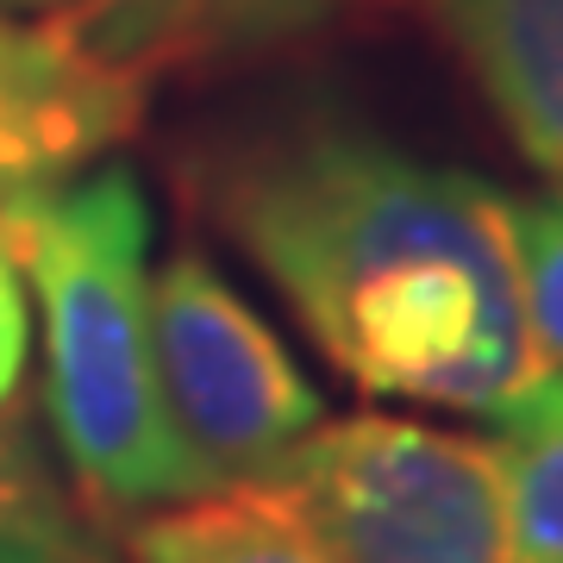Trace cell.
Segmentation results:
<instances>
[{
	"label": "cell",
	"mask_w": 563,
	"mask_h": 563,
	"mask_svg": "<svg viewBox=\"0 0 563 563\" xmlns=\"http://www.w3.org/2000/svg\"><path fill=\"white\" fill-rule=\"evenodd\" d=\"M207 220L369 401L495 420L544 376L514 195L351 113H288L201 163Z\"/></svg>",
	"instance_id": "1"
},
{
	"label": "cell",
	"mask_w": 563,
	"mask_h": 563,
	"mask_svg": "<svg viewBox=\"0 0 563 563\" xmlns=\"http://www.w3.org/2000/svg\"><path fill=\"white\" fill-rule=\"evenodd\" d=\"M0 239L44 320V407L81 495L113 514H151L195 495L157 388L151 339V201L125 163L0 195Z\"/></svg>",
	"instance_id": "2"
},
{
	"label": "cell",
	"mask_w": 563,
	"mask_h": 563,
	"mask_svg": "<svg viewBox=\"0 0 563 563\" xmlns=\"http://www.w3.org/2000/svg\"><path fill=\"white\" fill-rule=\"evenodd\" d=\"M244 495L332 563H514L495 444L407 413L320 420Z\"/></svg>",
	"instance_id": "3"
},
{
	"label": "cell",
	"mask_w": 563,
	"mask_h": 563,
	"mask_svg": "<svg viewBox=\"0 0 563 563\" xmlns=\"http://www.w3.org/2000/svg\"><path fill=\"white\" fill-rule=\"evenodd\" d=\"M151 339L163 413L213 495L269 476L325 420L301 357L195 244L151 276Z\"/></svg>",
	"instance_id": "4"
},
{
	"label": "cell",
	"mask_w": 563,
	"mask_h": 563,
	"mask_svg": "<svg viewBox=\"0 0 563 563\" xmlns=\"http://www.w3.org/2000/svg\"><path fill=\"white\" fill-rule=\"evenodd\" d=\"M144 81L95 63L51 20L0 13V195L76 176L139 132Z\"/></svg>",
	"instance_id": "5"
},
{
	"label": "cell",
	"mask_w": 563,
	"mask_h": 563,
	"mask_svg": "<svg viewBox=\"0 0 563 563\" xmlns=\"http://www.w3.org/2000/svg\"><path fill=\"white\" fill-rule=\"evenodd\" d=\"M376 0H63L44 20L120 76L225 69L320 38Z\"/></svg>",
	"instance_id": "6"
},
{
	"label": "cell",
	"mask_w": 563,
	"mask_h": 563,
	"mask_svg": "<svg viewBox=\"0 0 563 563\" xmlns=\"http://www.w3.org/2000/svg\"><path fill=\"white\" fill-rule=\"evenodd\" d=\"M507 144L563 181V0H420Z\"/></svg>",
	"instance_id": "7"
},
{
	"label": "cell",
	"mask_w": 563,
	"mask_h": 563,
	"mask_svg": "<svg viewBox=\"0 0 563 563\" xmlns=\"http://www.w3.org/2000/svg\"><path fill=\"white\" fill-rule=\"evenodd\" d=\"M495 463L507 488L514 563H563V376L544 369L495 413Z\"/></svg>",
	"instance_id": "8"
},
{
	"label": "cell",
	"mask_w": 563,
	"mask_h": 563,
	"mask_svg": "<svg viewBox=\"0 0 563 563\" xmlns=\"http://www.w3.org/2000/svg\"><path fill=\"white\" fill-rule=\"evenodd\" d=\"M125 551L132 563H332L320 544L301 539L244 488L151 507L144 520H132Z\"/></svg>",
	"instance_id": "9"
},
{
	"label": "cell",
	"mask_w": 563,
	"mask_h": 563,
	"mask_svg": "<svg viewBox=\"0 0 563 563\" xmlns=\"http://www.w3.org/2000/svg\"><path fill=\"white\" fill-rule=\"evenodd\" d=\"M514 257H520L526 320L544 369H563V181L514 195Z\"/></svg>",
	"instance_id": "10"
},
{
	"label": "cell",
	"mask_w": 563,
	"mask_h": 563,
	"mask_svg": "<svg viewBox=\"0 0 563 563\" xmlns=\"http://www.w3.org/2000/svg\"><path fill=\"white\" fill-rule=\"evenodd\" d=\"M0 532L7 539H38V544H69V551H81L69 520L57 514V495L44 488L32 451L7 426H0Z\"/></svg>",
	"instance_id": "11"
},
{
	"label": "cell",
	"mask_w": 563,
	"mask_h": 563,
	"mask_svg": "<svg viewBox=\"0 0 563 563\" xmlns=\"http://www.w3.org/2000/svg\"><path fill=\"white\" fill-rule=\"evenodd\" d=\"M25 351H32V307H25V276L7 239H0V407L13 401L25 376Z\"/></svg>",
	"instance_id": "12"
},
{
	"label": "cell",
	"mask_w": 563,
	"mask_h": 563,
	"mask_svg": "<svg viewBox=\"0 0 563 563\" xmlns=\"http://www.w3.org/2000/svg\"><path fill=\"white\" fill-rule=\"evenodd\" d=\"M0 563H95V558H81V551H69V544L7 539V532H0Z\"/></svg>",
	"instance_id": "13"
},
{
	"label": "cell",
	"mask_w": 563,
	"mask_h": 563,
	"mask_svg": "<svg viewBox=\"0 0 563 563\" xmlns=\"http://www.w3.org/2000/svg\"><path fill=\"white\" fill-rule=\"evenodd\" d=\"M63 0H0V13H13V20H25V13H57Z\"/></svg>",
	"instance_id": "14"
}]
</instances>
